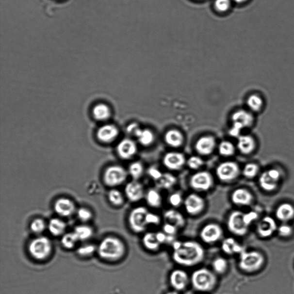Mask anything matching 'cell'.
<instances>
[{"instance_id": "cell-1", "label": "cell", "mask_w": 294, "mask_h": 294, "mask_svg": "<svg viewBox=\"0 0 294 294\" xmlns=\"http://www.w3.org/2000/svg\"><path fill=\"white\" fill-rule=\"evenodd\" d=\"M173 248V259L178 265L183 267L196 266L205 258V249L201 244L195 241L185 242L175 240L172 245Z\"/></svg>"}, {"instance_id": "cell-2", "label": "cell", "mask_w": 294, "mask_h": 294, "mask_svg": "<svg viewBox=\"0 0 294 294\" xmlns=\"http://www.w3.org/2000/svg\"><path fill=\"white\" fill-rule=\"evenodd\" d=\"M100 257L106 261H116L126 254V248L123 241L115 237H108L102 241L98 249Z\"/></svg>"}, {"instance_id": "cell-3", "label": "cell", "mask_w": 294, "mask_h": 294, "mask_svg": "<svg viewBox=\"0 0 294 294\" xmlns=\"http://www.w3.org/2000/svg\"><path fill=\"white\" fill-rule=\"evenodd\" d=\"M190 282L194 289L199 292H210L217 284L215 273L209 269L201 268L194 271L190 277Z\"/></svg>"}, {"instance_id": "cell-4", "label": "cell", "mask_w": 294, "mask_h": 294, "mask_svg": "<svg viewBox=\"0 0 294 294\" xmlns=\"http://www.w3.org/2000/svg\"><path fill=\"white\" fill-rule=\"evenodd\" d=\"M52 248L51 241L44 236L33 239L28 247L31 255L39 261L48 258L51 253Z\"/></svg>"}, {"instance_id": "cell-5", "label": "cell", "mask_w": 294, "mask_h": 294, "mask_svg": "<svg viewBox=\"0 0 294 294\" xmlns=\"http://www.w3.org/2000/svg\"><path fill=\"white\" fill-rule=\"evenodd\" d=\"M264 258L261 253L256 251L241 253L239 267L246 273H251L258 271L263 264Z\"/></svg>"}, {"instance_id": "cell-6", "label": "cell", "mask_w": 294, "mask_h": 294, "mask_svg": "<svg viewBox=\"0 0 294 294\" xmlns=\"http://www.w3.org/2000/svg\"><path fill=\"white\" fill-rule=\"evenodd\" d=\"M147 209L144 206H139L134 208L130 212L128 217V223L130 227L133 232L142 233L146 231L147 227L146 217L148 212Z\"/></svg>"}, {"instance_id": "cell-7", "label": "cell", "mask_w": 294, "mask_h": 294, "mask_svg": "<svg viewBox=\"0 0 294 294\" xmlns=\"http://www.w3.org/2000/svg\"><path fill=\"white\" fill-rule=\"evenodd\" d=\"M245 214L240 211H234L228 218V229L234 235L245 236L248 231L249 225L245 222Z\"/></svg>"}, {"instance_id": "cell-8", "label": "cell", "mask_w": 294, "mask_h": 294, "mask_svg": "<svg viewBox=\"0 0 294 294\" xmlns=\"http://www.w3.org/2000/svg\"><path fill=\"white\" fill-rule=\"evenodd\" d=\"M213 184V178L207 171L198 172L192 175L190 180V187L196 192H208Z\"/></svg>"}, {"instance_id": "cell-9", "label": "cell", "mask_w": 294, "mask_h": 294, "mask_svg": "<svg viewBox=\"0 0 294 294\" xmlns=\"http://www.w3.org/2000/svg\"><path fill=\"white\" fill-rule=\"evenodd\" d=\"M127 172L118 165H114L106 169L104 180L106 185L115 187L123 184L127 180Z\"/></svg>"}, {"instance_id": "cell-10", "label": "cell", "mask_w": 294, "mask_h": 294, "mask_svg": "<svg viewBox=\"0 0 294 294\" xmlns=\"http://www.w3.org/2000/svg\"><path fill=\"white\" fill-rule=\"evenodd\" d=\"M217 176L222 182H230L235 180L240 174L239 165L233 162H225L218 165Z\"/></svg>"}, {"instance_id": "cell-11", "label": "cell", "mask_w": 294, "mask_h": 294, "mask_svg": "<svg viewBox=\"0 0 294 294\" xmlns=\"http://www.w3.org/2000/svg\"><path fill=\"white\" fill-rule=\"evenodd\" d=\"M224 231L220 225L209 223L203 227L200 231V238L203 243L212 245L220 241L223 237Z\"/></svg>"}, {"instance_id": "cell-12", "label": "cell", "mask_w": 294, "mask_h": 294, "mask_svg": "<svg viewBox=\"0 0 294 294\" xmlns=\"http://www.w3.org/2000/svg\"><path fill=\"white\" fill-rule=\"evenodd\" d=\"M183 205L187 213L192 215H197L204 211L206 203L205 199L201 196L192 193L184 199Z\"/></svg>"}, {"instance_id": "cell-13", "label": "cell", "mask_w": 294, "mask_h": 294, "mask_svg": "<svg viewBox=\"0 0 294 294\" xmlns=\"http://www.w3.org/2000/svg\"><path fill=\"white\" fill-rule=\"evenodd\" d=\"M169 280L174 290L179 292L185 290L188 286L190 278L185 271L177 269L171 272Z\"/></svg>"}, {"instance_id": "cell-14", "label": "cell", "mask_w": 294, "mask_h": 294, "mask_svg": "<svg viewBox=\"0 0 294 294\" xmlns=\"http://www.w3.org/2000/svg\"><path fill=\"white\" fill-rule=\"evenodd\" d=\"M280 174L275 169L265 171L260 177L259 183L262 189L271 192L277 188L279 182Z\"/></svg>"}, {"instance_id": "cell-15", "label": "cell", "mask_w": 294, "mask_h": 294, "mask_svg": "<svg viewBox=\"0 0 294 294\" xmlns=\"http://www.w3.org/2000/svg\"><path fill=\"white\" fill-rule=\"evenodd\" d=\"M125 193L127 198L132 202L141 201L146 195L142 184L135 180L127 184L125 187Z\"/></svg>"}, {"instance_id": "cell-16", "label": "cell", "mask_w": 294, "mask_h": 294, "mask_svg": "<svg viewBox=\"0 0 294 294\" xmlns=\"http://www.w3.org/2000/svg\"><path fill=\"white\" fill-rule=\"evenodd\" d=\"M185 162V156L180 152H168L165 155L163 158L164 166L171 170H180L182 168Z\"/></svg>"}, {"instance_id": "cell-17", "label": "cell", "mask_w": 294, "mask_h": 294, "mask_svg": "<svg viewBox=\"0 0 294 294\" xmlns=\"http://www.w3.org/2000/svg\"><path fill=\"white\" fill-rule=\"evenodd\" d=\"M216 142L213 136H205L199 138L196 145V149L200 155H209L213 152Z\"/></svg>"}, {"instance_id": "cell-18", "label": "cell", "mask_w": 294, "mask_h": 294, "mask_svg": "<svg viewBox=\"0 0 294 294\" xmlns=\"http://www.w3.org/2000/svg\"><path fill=\"white\" fill-rule=\"evenodd\" d=\"M137 148L136 143L133 140L124 139L118 144L117 152L121 158L129 159L136 154Z\"/></svg>"}, {"instance_id": "cell-19", "label": "cell", "mask_w": 294, "mask_h": 294, "mask_svg": "<svg viewBox=\"0 0 294 294\" xmlns=\"http://www.w3.org/2000/svg\"><path fill=\"white\" fill-rule=\"evenodd\" d=\"M118 128L112 124L105 125L100 128L98 132V137L103 143H111L118 136Z\"/></svg>"}, {"instance_id": "cell-20", "label": "cell", "mask_w": 294, "mask_h": 294, "mask_svg": "<svg viewBox=\"0 0 294 294\" xmlns=\"http://www.w3.org/2000/svg\"><path fill=\"white\" fill-rule=\"evenodd\" d=\"M54 209L57 214L62 217L70 216L76 210L73 202L69 199L64 198L59 199L56 201Z\"/></svg>"}, {"instance_id": "cell-21", "label": "cell", "mask_w": 294, "mask_h": 294, "mask_svg": "<svg viewBox=\"0 0 294 294\" xmlns=\"http://www.w3.org/2000/svg\"><path fill=\"white\" fill-rule=\"evenodd\" d=\"M253 196L248 190L238 189L234 191L231 195V201L234 205L246 206L251 204Z\"/></svg>"}, {"instance_id": "cell-22", "label": "cell", "mask_w": 294, "mask_h": 294, "mask_svg": "<svg viewBox=\"0 0 294 294\" xmlns=\"http://www.w3.org/2000/svg\"><path fill=\"white\" fill-rule=\"evenodd\" d=\"M277 229V224L273 218L266 217L262 219L258 227V231L262 237H270Z\"/></svg>"}, {"instance_id": "cell-23", "label": "cell", "mask_w": 294, "mask_h": 294, "mask_svg": "<svg viewBox=\"0 0 294 294\" xmlns=\"http://www.w3.org/2000/svg\"><path fill=\"white\" fill-rule=\"evenodd\" d=\"M164 218L167 223L173 224L178 228H182L186 224V220L184 215L180 212L174 209H170L165 211Z\"/></svg>"}, {"instance_id": "cell-24", "label": "cell", "mask_w": 294, "mask_h": 294, "mask_svg": "<svg viewBox=\"0 0 294 294\" xmlns=\"http://www.w3.org/2000/svg\"><path fill=\"white\" fill-rule=\"evenodd\" d=\"M221 249L223 251L228 255H233L243 253V247L238 243L231 237H228L223 240L221 245Z\"/></svg>"}, {"instance_id": "cell-25", "label": "cell", "mask_w": 294, "mask_h": 294, "mask_svg": "<svg viewBox=\"0 0 294 294\" xmlns=\"http://www.w3.org/2000/svg\"><path fill=\"white\" fill-rule=\"evenodd\" d=\"M231 120L233 123L238 124L245 128L251 126L253 122V117L249 112L240 110L234 113Z\"/></svg>"}, {"instance_id": "cell-26", "label": "cell", "mask_w": 294, "mask_h": 294, "mask_svg": "<svg viewBox=\"0 0 294 294\" xmlns=\"http://www.w3.org/2000/svg\"><path fill=\"white\" fill-rule=\"evenodd\" d=\"M165 142L168 146L174 148H178L183 145L184 136L183 134L177 130H170L165 134Z\"/></svg>"}, {"instance_id": "cell-27", "label": "cell", "mask_w": 294, "mask_h": 294, "mask_svg": "<svg viewBox=\"0 0 294 294\" xmlns=\"http://www.w3.org/2000/svg\"><path fill=\"white\" fill-rule=\"evenodd\" d=\"M237 147L243 154H249L255 149V142L254 139L249 136H240L239 137Z\"/></svg>"}, {"instance_id": "cell-28", "label": "cell", "mask_w": 294, "mask_h": 294, "mask_svg": "<svg viewBox=\"0 0 294 294\" xmlns=\"http://www.w3.org/2000/svg\"><path fill=\"white\" fill-rule=\"evenodd\" d=\"M143 246L149 251H158L162 245L156 238V233L147 232L142 239Z\"/></svg>"}, {"instance_id": "cell-29", "label": "cell", "mask_w": 294, "mask_h": 294, "mask_svg": "<svg viewBox=\"0 0 294 294\" xmlns=\"http://www.w3.org/2000/svg\"><path fill=\"white\" fill-rule=\"evenodd\" d=\"M276 215L281 221L286 222L292 220L294 217V208L289 203H284L278 208Z\"/></svg>"}, {"instance_id": "cell-30", "label": "cell", "mask_w": 294, "mask_h": 294, "mask_svg": "<svg viewBox=\"0 0 294 294\" xmlns=\"http://www.w3.org/2000/svg\"><path fill=\"white\" fill-rule=\"evenodd\" d=\"M139 143L143 146H149L154 143L155 140L154 134L151 130L148 129H140L135 134Z\"/></svg>"}, {"instance_id": "cell-31", "label": "cell", "mask_w": 294, "mask_h": 294, "mask_svg": "<svg viewBox=\"0 0 294 294\" xmlns=\"http://www.w3.org/2000/svg\"><path fill=\"white\" fill-rule=\"evenodd\" d=\"M147 204L152 208H158L162 205V196L156 189H150L145 195Z\"/></svg>"}, {"instance_id": "cell-32", "label": "cell", "mask_w": 294, "mask_h": 294, "mask_svg": "<svg viewBox=\"0 0 294 294\" xmlns=\"http://www.w3.org/2000/svg\"><path fill=\"white\" fill-rule=\"evenodd\" d=\"M93 114L96 120L104 121L110 118L111 111L108 105L99 104L93 108Z\"/></svg>"}, {"instance_id": "cell-33", "label": "cell", "mask_w": 294, "mask_h": 294, "mask_svg": "<svg viewBox=\"0 0 294 294\" xmlns=\"http://www.w3.org/2000/svg\"><path fill=\"white\" fill-rule=\"evenodd\" d=\"M177 180L176 177L170 173L163 174L161 179L156 182V184L159 188L168 190L175 185Z\"/></svg>"}, {"instance_id": "cell-34", "label": "cell", "mask_w": 294, "mask_h": 294, "mask_svg": "<svg viewBox=\"0 0 294 294\" xmlns=\"http://www.w3.org/2000/svg\"><path fill=\"white\" fill-rule=\"evenodd\" d=\"M65 224L60 219L53 218L49 221V229L52 235L58 236L63 234L65 229Z\"/></svg>"}, {"instance_id": "cell-35", "label": "cell", "mask_w": 294, "mask_h": 294, "mask_svg": "<svg viewBox=\"0 0 294 294\" xmlns=\"http://www.w3.org/2000/svg\"><path fill=\"white\" fill-rule=\"evenodd\" d=\"M212 268L214 273L220 275L224 274L228 270V261L226 259L223 257L215 258L212 262Z\"/></svg>"}, {"instance_id": "cell-36", "label": "cell", "mask_w": 294, "mask_h": 294, "mask_svg": "<svg viewBox=\"0 0 294 294\" xmlns=\"http://www.w3.org/2000/svg\"><path fill=\"white\" fill-rule=\"evenodd\" d=\"M74 233L76 234L78 240L84 241L92 237L93 230L91 228L86 225H80L75 229Z\"/></svg>"}, {"instance_id": "cell-37", "label": "cell", "mask_w": 294, "mask_h": 294, "mask_svg": "<svg viewBox=\"0 0 294 294\" xmlns=\"http://www.w3.org/2000/svg\"><path fill=\"white\" fill-rule=\"evenodd\" d=\"M219 153L224 156H230L235 152V147L231 142L228 141L222 142L218 147Z\"/></svg>"}, {"instance_id": "cell-38", "label": "cell", "mask_w": 294, "mask_h": 294, "mask_svg": "<svg viewBox=\"0 0 294 294\" xmlns=\"http://www.w3.org/2000/svg\"><path fill=\"white\" fill-rule=\"evenodd\" d=\"M144 173V167L139 162L131 164L129 168V173L134 180H137L142 177Z\"/></svg>"}, {"instance_id": "cell-39", "label": "cell", "mask_w": 294, "mask_h": 294, "mask_svg": "<svg viewBox=\"0 0 294 294\" xmlns=\"http://www.w3.org/2000/svg\"><path fill=\"white\" fill-rule=\"evenodd\" d=\"M108 198L112 204L116 206L123 205L124 202L123 194L118 190H111L108 193Z\"/></svg>"}, {"instance_id": "cell-40", "label": "cell", "mask_w": 294, "mask_h": 294, "mask_svg": "<svg viewBox=\"0 0 294 294\" xmlns=\"http://www.w3.org/2000/svg\"><path fill=\"white\" fill-rule=\"evenodd\" d=\"M78 241L79 240L74 232L67 233L62 237V244L65 248L71 249L76 245Z\"/></svg>"}, {"instance_id": "cell-41", "label": "cell", "mask_w": 294, "mask_h": 294, "mask_svg": "<svg viewBox=\"0 0 294 294\" xmlns=\"http://www.w3.org/2000/svg\"><path fill=\"white\" fill-rule=\"evenodd\" d=\"M247 105L253 111L258 112L262 108V101L260 97L252 95L247 100Z\"/></svg>"}, {"instance_id": "cell-42", "label": "cell", "mask_w": 294, "mask_h": 294, "mask_svg": "<svg viewBox=\"0 0 294 294\" xmlns=\"http://www.w3.org/2000/svg\"><path fill=\"white\" fill-rule=\"evenodd\" d=\"M31 229L33 233L39 234L46 229V224L42 219L37 218L34 220L31 224Z\"/></svg>"}, {"instance_id": "cell-43", "label": "cell", "mask_w": 294, "mask_h": 294, "mask_svg": "<svg viewBox=\"0 0 294 294\" xmlns=\"http://www.w3.org/2000/svg\"><path fill=\"white\" fill-rule=\"evenodd\" d=\"M259 167L257 165L253 163L246 164L244 169L243 174L248 178H254L258 173Z\"/></svg>"}, {"instance_id": "cell-44", "label": "cell", "mask_w": 294, "mask_h": 294, "mask_svg": "<svg viewBox=\"0 0 294 294\" xmlns=\"http://www.w3.org/2000/svg\"><path fill=\"white\" fill-rule=\"evenodd\" d=\"M168 201L172 206H173L174 208H178L182 204L184 199H183L182 195H180V193H175L172 194L170 197H169Z\"/></svg>"}, {"instance_id": "cell-45", "label": "cell", "mask_w": 294, "mask_h": 294, "mask_svg": "<svg viewBox=\"0 0 294 294\" xmlns=\"http://www.w3.org/2000/svg\"><path fill=\"white\" fill-rule=\"evenodd\" d=\"M96 249V246L92 245H86L81 246L77 250L78 254L82 256L92 255Z\"/></svg>"}, {"instance_id": "cell-46", "label": "cell", "mask_w": 294, "mask_h": 294, "mask_svg": "<svg viewBox=\"0 0 294 294\" xmlns=\"http://www.w3.org/2000/svg\"><path fill=\"white\" fill-rule=\"evenodd\" d=\"M187 164L191 169L197 170L203 164V161L198 156H194L190 158L188 161H187Z\"/></svg>"}, {"instance_id": "cell-47", "label": "cell", "mask_w": 294, "mask_h": 294, "mask_svg": "<svg viewBox=\"0 0 294 294\" xmlns=\"http://www.w3.org/2000/svg\"><path fill=\"white\" fill-rule=\"evenodd\" d=\"M161 219L158 214L148 212L147 214L146 221L148 225H158L161 224Z\"/></svg>"}, {"instance_id": "cell-48", "label": "cell", "mask_w": 294, "mask_h": 294, "mask_svg": "<svg viewBox=\"0 0 294 294\" xmlns=\"http://www.w3.org/2000/svg\"><path fill=\"white\" fill-rule=\"evenodd\" d=\"M215 7L220 12L227 11L230 6V0H215Z\"/></svg>"}, {"instance_id": "cell-49", "label": "cell", "mask_w": 294, "mask_h": 294, "mask_svg": "<svg viewBox=\"0 0 294 294\" xmlns=\"http://www.w3.org/2000/svg\"><path fill=\"white\" fill-rule=\"evenodd\" d=\"M179 228L174 225L166 223L163 226V231L168 236H176Z\"/></svg>"}, {"instance_id": "cell-50", "label": "cell", "mask_w": 294, "mask_h": 294, "mask_svg": "<svg viewBox=\"0 0 294 294\" xmlns=\"http://www.w3.org/2000/svg\"><path fill=\"white\" fill-rule=\"evenodd\" d=\"M78 216L80 220L83 222L88 221L92 218V214L88 209L81 208L78 211Z\"/></svg>"}, {"instance_id": "cell-51", "label": "cell", "mask_w": 294, "mask_h": 294, "mask_svg": "<svg viewBox=\"0 0 294 294\" xmlns=\"http://www.w3.org/2000/svg\"><path fill=\"white\" fill-rule=\"evenodd\" d=\"M279 235L282 237H289L292 235L293 228L287 225H281L278 229Z\"/></svg>"}, {"instance_id": "cell-52", "label": "cell", "mask_w": 294, "mask_h": 294, "mask_svg": "<svg viewBox=\"0 0 294 294\" xmlns=\"http://www.w3.org/2000/svg\"><path fill=\"white\" fill-rule=\"evenodd\" d=\"M148 174L149 177L152 178L153 180L157 182L158 180L161 179L163 174L160 170L158 168L152 167L148 169Z\"/></svg>"}, {"instance_id": "cell-53", "label": "cell", "mask_w": 294, "mask_h": 294, "mask_svg": "<svg viewBox=\"0 0 294 294\" xmlns=\"http://www.w3.org/2000/svg\"><path fill=\"white\" fill-rule=\"evenodd\" d=\"M243 129L242 126L236 123H233V127L231 128L229 131V134L231 136L234 137H239L241 131Z\"/></svg>"}, {"instance_id": "cell-54", "label": "cell", "mask_w": 294, "mask_h": 294, "mask_svg": "<svg viewBox=\"0 0 294 294\" xmlns=\"http://www.w3.org/2000/svg\"><path fill=\"white\" fill-rule=\"evenodd\" d=\"M156 236L159 243H160L161 245H164V244H167L168 236L164 231H158L157 233H156Z\"/></svg>"}, {"instance_id": "cell-55", "label": "cell", "mask_w": 294, "mask_h": 294, "mask_svg": "<svg viewBox=\"0 0 294 294\" xmlns=\"http://www.w3.org/2000/svg\"><path fill=\"white\" fill-rule=\"evenodd\" d=\"M258 217V214L255 212H250L248 213L245 214V218L247 224L249 226L253 221L256 220Z\"/></svg>"}, {"instance_id": "cell-56", "label": "cell", "mask_w": 294, "mask_h": 294, "mask_svg": "<svg viewBox=\"0 0 294 294\" xmlns=\"http://www.w3.org/2000/svg\"><path fill=\"white\" fill-rule=\"evenodd\" d=\"M139 125L136 123H132L129 125L127 128V132L131 135H135L137 131L140 129Z\"/></svg>"}, {"instance_id": "cell-57", "label": "cell", "mask_w": 294, "mask_h": 294, "mask_svg": "<svg viewBox=\"0 0 294 294\" xmlns=\"http://www.w3.org/2000/svg\"><path fill=\"white\" fill-rule=\"evenodd\" d=\"M165 294H180L177 291H171V292H169Z\"/></svg>"}, {"instance_id": "cell-58", "label": "cell", "mask_w": 294, "mask_h": 294, "mask_svg": "<svg viewBox=\"0 0 294 294\" xmlns=\"http://www.w3.org/2000/svg\"><path fill=\"white\" fill-rule=\"evenodd\" d=\"M234 1H236L237 3H242L246 1V0H234Z\"/></svg>"}]
</instances>
